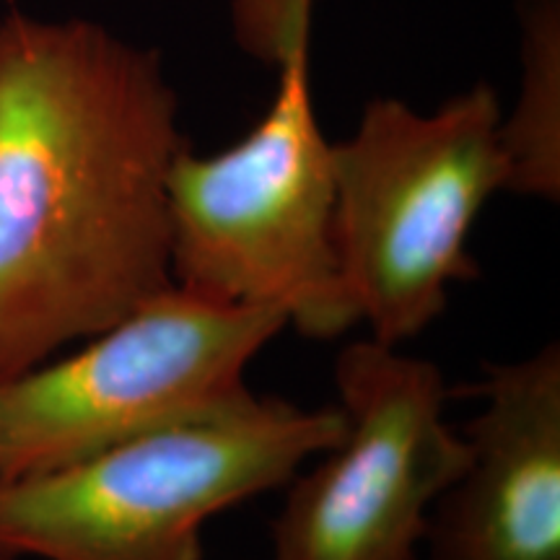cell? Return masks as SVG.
Wrapping results in <instances>:
<instances>
[{"mask_svg": "<svg viewBox=\"0 0 560 560\" xmlns=\"http://www.w3.org/2000/svg\"><path fill=\"white\" fill-rule=\"evenodd\" d=\"M187 149L156 50L83 19H0V382L174 285Z\"/></svg>", "mask_w": 560, "mask_h": 560, "instance_id": "6da1fadb", "label": "cell"}, {"mask_svg": "<svg viewBox=\"0 0 560 560\" xmlns=\"http://www.w3.org/2000/svg\"><path fill=\"white\" fill-rule=\"evenodd\" d=\"M312 0H289L280 81L262 120L213 156L187 145L170 172L172 280L200 296L272 306L314 340L359 325L335 244L332 143L310 75Z\"/></svg>", "mask_w": 560, "mask_h": 560, "instance_id": "7a4b0ae2", "label": "cell"}, {"mask_svg": "<svg viewBox=\"0 0 560 560\" xmlns=\"http://www.w3.org/2000/svg\"><path fill=\"white\" fill-rule=\"evenodd\" d=\"M346 431L340 408L249 395L50 470L0 478V552L202 560L210 516L285 486Z\"/></svg>", "mask_w": 560, "mask_h": 560, "instance_id": "3957f363", "label": "cell"}, {"mask_svg": "<svg viewBox=\"0 0 560 560\" xmlns=\"http://www.w3.org/2000/svg\"><path fill=\"white\" fill-rule=\"evenodd\" d=\"M501 120L495 89L478 83L429 115L382 96L332 143L340 270L376 342L400 348L439 319L452 283L478 278L467 240L506 190Z\"/></svg>", "mask_w": 560, "mask_h": 560, "instance_id": "277c9868", "label": "cell"}, {"mask_svg": "<svg viewBox=\"0 0 560 560\" xmlns=\"http://www.w3.org/2000/svg\"><path fill=\"white\" fill-rule=\"evenodd\" d=\"M289 325L272 306L170 285L68 359L0 382V478L83 459L249 395L244 371Z\"/></svg>", "mask_w": 560, "mask_h": 560, "instance_id": "5b68a950", "label": "cell"}, {"mask_svg": "<svg viewBox=\"0 0 560 560\" xmlns=\"http://www.w3.org/2000/svg\"><path fill=\"white\" fill-rule=\"evenodd\" d=\"M346 431L291 482L270 560H418L433 503L465 470L444 376L374 338L335 363Z\"/></svg>", "mask_w": 560, "mask_h": 560, "instance_id": "8992f818", "label": "cell"}, {"mask_svg": "<svg viewBox=\"0 0 560 560\" xmlns=\"http://www.w3.org/2000/svg\"><path fill=\"white\" fill-rule=\"evenodd\" d=\"M465 470L433 503L431 560H560V346L486 366Z\"/></svg>", "mask_w": 560, "mask_h": 560, "instance_id": "52a82bcc", "label": "cell"}, {"mask_svg": "<svg viewBox=\"0 0 560 560\" xmlns=\"http://www.w3.org/2000/svg\"><path fill=\"white\" fill-rule=\"evenodd\" d=\"M506 190L558 200L560 192V3L527 0L522 11V89L501 120Z\"/></svg>", "mask_w": 560, "mask_h": 560, "instance_id": "ba28073f", "label": "cell"}, {"mask_svg": "<svg viewBox=\"0 0 560 560\" xmlns=\"http://www.w3.org/2000/svg\"><path fill=\"white\" fill-rule=\"evenodd\" d=\"M0 560H19V558H13V556H9V552H0Z\"/></svg>", "mask_w": 560, "mask_h": 560, "instance_id": "9c48e42d", "label": "cell"}]
</instances>
